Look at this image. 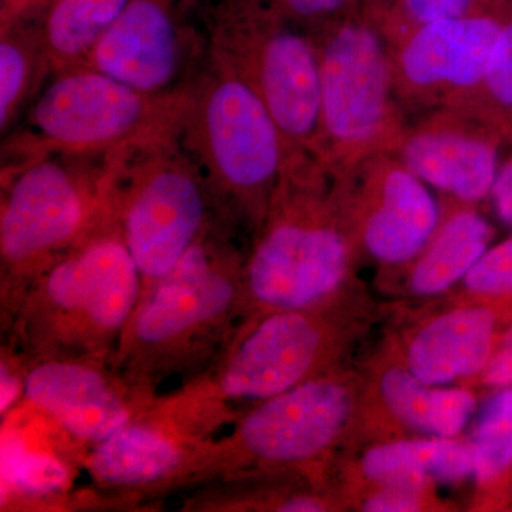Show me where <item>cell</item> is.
<instances>
[{
	"label": "cell",
	"mask_w": 512,
	"mask_h": 512,
	"mask_svg": "<svg viewBox=\"0 0 512 512\" xmlns=\"http://www.w3.org/2000/svg\"><path fill=\"white\" fill-rule=\"evenodd\" d=\"M238 225L218 215L187 254L138 306L111 369L138 392L157 396L171 379L204 373L245 319L247 254Z\"/></svg>",
	"instance_id": "obj_1"
},
{
	"label": "cell",
	"mask_w": 512,
	"mask_h": 512,
	"mask_svg": "<svg viewBox=\"0 0 512 512\" xmlns=\"http://www.w3.org/2000/svg\"><path fill=\"white\" fill-rule=\"evenodd\" d=\"M140 293V272L111 211L37 279L2 335V348L25 363L57 359L111 366Z\"/></svg>",
	"instance_id": "obj_2"
},
{
	"label": "cell",
	"mask_w": 512,
	"mask_h": 512,
	"mask_svg": "<svg viewBox=\"0 0 512 512\" xmlns=\"http://www.w3.org/2000/svg\"><path fill=\"white\" fill-rule=\"evenodd\" d=\"M316 308L244 319L204 373L158 393L141 414L201 441L234 424L255 404L315 377L329 348L328 330Z\"/></svg>",
	"instance_id": "obj_3"
},
{
	"label": "cell",
	"mask_w": 512,
	"mask_h": 512,
	"mask_svg": "<svg viewBox=\"0 0 512 512\" xmlns=\"http://www.w3.org/2000/svg\"><path fill=\"white\" fill-rule=\"evenodd\" d=\"M106 157L55 154L2 168V335L37 279L113 211Z\"/></svg>",
	"instance_id": "obj_4"
},
{
	"label": "cell",
	"mask_w": 512,
	"mask_h": 512,
	"mask_svg": "<svg viewBox=\"0 0 512 512\" xmlns=\"http://www.w3.org/2000/svg\"><path fill=\"white\" fill-rule=\"evenodd\" d=\"M178 138L220 214L258 229L292 148L264 100L207 57L188 84Z\"/></svg>",
	"instance_id": "obj_5"
},
{
	"label": "cell",
	"mask_w": 512,
	"mask_h": 512,
	"mask_svg": "<svg viewBox=\"0 0 512 512\" xmlns=\"http://www.w3.org/2000/svg\"><path fill=\"white\" fill-rule=\"evenodd\" d=\"M187 89L150 94L89 66L52 74L25 120L3 137L2 168L47 156L103 157L178 134Z\"/></svg>",
	"instance_id": "obj_6"
},
{
	"label": "cell",
	"mask_w": 512,
	"mask_h": 512,
	"mask_svg": "<svg viewBox=\"0 0 512 512\" xmlns=\"http://www.w3.org/2000/svg\"><path fill=\"white\" fill-rule=\"evenodd\" d=\"M106 165L111 208L140 272L141 306L221 214L178 134L111 151Z\"/></svg>",
	"instance_id": "obj_7"
},
{
	"label": "cell",
	"mask_w": 512,
	"mask_h": 512,
	"mask_svg": "<svg viewBox=\"0 0 512 512\" xmlns=\"http://www.w3.org/2000/svg\"><path fill=\"white\" fill-rule=\"evenodd\" d=\"M306 154L292 151L286 158L264 221L256 229L245 259V319L316 308L346 274L348 247L319 210Z\"/></svg>",
	"instance_id": "obj_8"
},
{
	"label": "cell",
	"mask_w": 512,
	"mask_h": 512,
	"mask_svg": "<svg viewBox=\"0 0 512 512\" xmlns=\"http://www.w3.org/2000/svg\"><path fill=\"white\" fill-rule=\"evenodd\" d=\"M352 406L346 384L318 376L255 404L227 436L198 441L171 495L222 478L303 466L335 443Z\"/></svg>",
	"instance_id": "obj_9"
},
{
	"label": "cell",
	"mask_w": 512,
	"mask_h": 512,
	"mask_svg": "<svg viewBox=\"0 0 512 512\" xmlns=\"http://www.w3.org/2000/svg\"><path fill=\"white\" fill-rule=\"evenodd\" d=\"M208 56L264 100L292 147L316 151L322 87L311 40L222 8L208 26Z\"/></svg>",
	"instance_id": "obj_10"
},
{
	"label": "cell",
	"mask_w": 512,
	"mask_h": 512,
	"mask_svg": "<svg viewBox=\"0 0 512 512\" xmlns=\"http://www.w3.org/2000/svg\"><path fill=\"white\" fill-rule=\"evenodd\" d=\"M208 33L185 22L174 0H128L84 66L150 94L187 89L207 62Z\"/></svg>",
	"instance_id": "obj_11"
},
{
	"label": "cell",
	"mask_w": 512,
	"mask_h": 512,
	"mask_svg": "<svg viewBox=\"0 0 512 512\" xmlns=\"http://www.w3.org/2000/svg\"><path fill=\"white\" fill-rule=\"evenodd\" d=\"M198 441L138 414L109 439L94 444L82 466L92 487L72 493L69 510H134L160 503Z\"/></svg>",
	"instance_id": "obj_12"
},
{
	"label": "cell",
	"mask_w": 512,
	"mask_h": 512,
	"mask_svg": "<svg viewBox=\"0 0 512 512\" xmlns=\"http://www.w3.org/2000/svg\"><path fill=\"white\" fill-rule=\"evenodd\" d=\"M154 397L138 392L104 363L57 359L25 363L23 400L70 437L90 446L136 419Z\"/></svg>",
	"instance_id": "obj_13"
},
{
	"label": "cell",
	"mask_w": 512,
	"mask_h": 512,
	"mask_svg": "<svg viewBox=\"0 0 512 512\" xmlns=\"http://www.w3.org/2000/svg\"><path fill=\"white\" fill-rule=\"evenodd\" d=\"M319 62L320 137L343 147L372 140L386 119L390 89L379 37L363 26H345L319 49Z\"/></svg>",
	"instance_id": "obj_14"
},
{
	"label": "cell",
	"mask_w": 512,
	"mask_h": 512,
	"mask_svg": "<svg viewBox=\"0 0 512 512\" xmlns=\"http://www.w3.org/2000/svg\"><path fill=\"white\" fill-rule=\"evenodd\" d=\"M501 26L488 18H447L420 25L400 55L404 77L419 87L483 82Z\"/></svg>",
	"instance_id": "obj_15"
},
{
	"label": "cell",
	"mask_w": 512,
	"mask_h": 512,
	"mask_svg": "<svg viewBox=\"0 0 512 512\" xmlns=\"http://www.w3.org/2000/svg\"><path fill=\"white\" fill-rule=\"evenodd\" d=\"M493 332L494 316L488 309L448 312L417 333L407 352V366L430 386L476 375L490 360Z\"/></svg>",
	"instance_id": "obj_16"
},
{
	"label": "cell",
	"mask_w": 512,
	"mask_h": 512,
	"mask_svg": "<svg viewBox=\"0 0 512 512\" xmlns=\"http://www.w3.org/2000/svg\"><path fill=\"white\" fill-rule=\"evenodd\" d=\"M437 222L439 207L426 183L403 165L384 177L379 204L367 218L363 238L375 258L397 264L424 248Z\"/></svg>",
	"instance_id": "obj_17"
},
{
	"label": "cell",
	"mask_w": 512,
	"mask_h": 512,
	"mask_svg": "<svg viewBox=\"0 0 512 512\" xmlns=\"http://www.w3.org/2000/svg\"><path fill=\"white\" fill-rule=\"evenodd\" d=\"M403 165L458 200L478 201L497 178V153L487 141L454 131H427L407 141Z\"/></svg>",
	"instance_id": "obj_18"
},
{
	"label": "cell",
	"mask_w": 512,
	"mask_h": 512,
	"mask_svg": "<svg viewBox=\"0 0 512 512\" xmlns=\"http://www.w3.org/2000/svg\"><path fill=\"white\" fill-rule=\"evenodd\" d=\"M362 468L383 485L454 483L474 474L471 444L451 439L394 441L367 451Z\"/></svg>",
	"instance_id": "obj_19"
},
{
	"label": "cell",
	"mask_w": 512,
	"mask_h": 512,
	"mask_svg": "<svg viewBox=\"0 0 512 512\" xmlns=\"http://www.w3.org/2000/svg\"><path fill=\"white\" fill-rule=\"evenodd\" d=\"M42 20L0 29V133L9 134L52 77Z\"/></svg>",
	"instance_id": "obj_20"
},
{
	"label": "cell",
	"mask_w": 512,
	"mask_h": 512,
	"mask_svg": "<svg viewBox=\"0 0 512 512\" xmlns=\"http://www.w3.org/2000/svg\"><path fill=\"white\" fill-rule=\"evenodd\" d=\"M380 392L393 416L413 429L453 439L466 427L476 400L463 389H431L409 369H390L380 380Z\"/></svg>",
	"instance_id": "obj_21"
},
{
	"label": "cell",
	"mask_w": 512,
	"mask_h": 512,
	"mask_svg": "<svg viewBox=\"0 0 512 512\" xmlns=\"http://www.w3.org/2000/svg\"><path fill=\"white\" fill-rule=\"evenodd\" d=\"M2 510L69 507L70 473L63 460L30 450L15 431H2Z\"/></svg>",
	"instance_id": "obj_22"
},
{
	"label": "cell",
	"mask_w": 512,
	"mask_h": 512,
	"mask_svg": "<svg viewBox=\"0 0 512 512\" xmlns=\"http://www.w3.org/2000/svg\"><path fill=\"white\" fill-rule=\"evenodd\" d=\"M493 238V228L476 212L451 217L414 268L412 288L420 295L446 291L480 261Z\"/></svg>",
	"instance_id": "obj_23"
},
{
	"label": "cell",
	"mask_w": 512,
	"mask_h": 512,
	"mask_svg": "<svg viewBox=\"0 0 512 512\" xmlns=\"http://www.w3.org/2000/svg\"><path fill=\"white\" fill-rule=\"evenodd\" d=\"M128 0H53L42 29L53 74L84 66Z\"/></svg>",
	"instance_id": "obj_24"
},
{
	"label": "cell",
	"mask_w": 512,
	"mask_h": 512,
	"mask_svg": "<svg viewBox=\"0 0 512 512\" xmlns=\"http://www.w3.org/2000/svg\"><path fill=\"white\" fill-rule=\"evenodd\" d=\"M471 450L474 476L490 481L512 464V389L495 396L487 404L476 429Z\"/></svg>",
	"instance_id": "obj_25"
},
{
	"label": "cell",
	"mask_w": 512,
	"mask_h": 512,
	"mask_svg": "<svg viewBox=\"0 0 512 512\" xmlns=\"http://www.w3.org/2000/svg\"><path fill=\"white\" fill-rule=\"evenodd\" d=\"M466 285L481 295L512 293V238L481 256L468 272Z\"/></svg>",
	"instance_id": "obj_26"
},
{
	"label": "cell",
	"mask_w": 512,
	"mask_h": 512,
	"mask_svg": "<svg viewBox=\"0 0 512 512\" xmlns=\"http://www.w3.org/2000/svg\"><path fill=\"white\" fill-rule=\"evenodd\" d=\"M483 82L495 99L512 107V23L498 33Z\"/></svg>",
	"instance_id": "obj_27"
},
{
	"label": "cell",
	"mask_w": 512,
	"mask_h": 512,
	"mask_svg": "<svg viewBox=\"0 0 512 512\" xmlns=\"http://www.w3.org/2000/svg\"><path fill=\"white\" fill-rule=\"evenodd\" d=\"M420 510L419 487L412 485H386L379 494L366 501L363 511L409 512Z\"/></svg>",
	"instance_id": "obj_28"
},
{
	"label": "cell",
	"mask_w": 512,
	"mask_h": 512,
	"mask_svg": "<svg viewBox=\"0 0 512 512\" xmlns=\"http://www.w3.org/2000/svg\"><path fill=\"white\" fill-rule=\"evenodd\" d=\"M471 0H406L407 10L420 25L464 16Z\"/></svg>",
	"instance_id": "obj_29"
},
{
	"label": "cell",
	"mask_w": 512,
	"mask_h": 512,
	"mask_svg": "<svg viewBox=\"0 0 512 512\" xmlns=\"http://www.w3.org/2000/svg\"><path fill=\"white\" fill-rule=\"evenodd\" d=\"M484 380L491 386L512 387V333L495 353L493 359L488 360L484 370Z\"/></svg>",
	"instance_id": "obj_30"
},
{
	"label": "cell",
	"mask_w": 512,
	"mask_h": 512,
	"mask_svg": "<svg viewBox=\"0 0 512 512\" xmlns=\"http://www.w3.org/2000/svg\"><path fill=\"white\" fill-rule=\"evenodd\" d=\"M52 3L53 0H3L2 28L18 22H36V13L43 9L46 15Z\"/></svg>",
	"instance_id": "obj_31"
},
{
	"label": "cell",
	"mask_w": 512,
	"mask_h": 512,
	"mask_svg": "<svg viewBox=\"0 0 512 512\" xmlns=\"http://www.w3.org/2000/svg\"><path fill=\"white\" fill-rule=\"evenodd\" d=\"M495 210L512 227V161L498 173L493 185Z\"/></svg>",
	"instance_id": "obj_32"
},
{
	"label": "cell",
	"mask_w": 512,
	"mask_h": 512,
	"mask_svg": "<svg viewBox=\"0 0 512 512\" xmlns=\"http://www.w3.org/2000/svg\"><path fill=\"white\" fill-rule=\"evenodd\" d=\"M345 0H282L286 9L301 18H315L326 15L343 5Z\"/></svg>",
	"instance_id": "obj_33"
}]
</instances>
